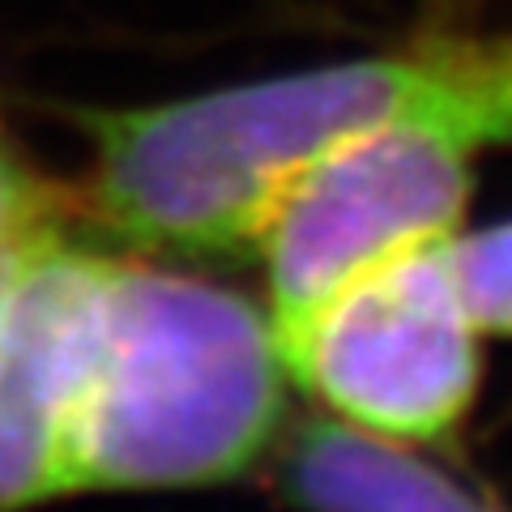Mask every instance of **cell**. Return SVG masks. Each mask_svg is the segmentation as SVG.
Masks as SVG:
<instances>
[{"label":"cell","instance_id":"cell-1","mask_svg":"<svg viewBox=\"0 0 512 512\" xmlns=\"http://www.w3.org/2000/svg\"><path fill=\"white\" fill-rule=\"evenodd\" d=\"M436 47L367 56L158 107L73 111L94 146L86 205L99 235L175 261H239L274 201L316 158L372 128L453 103Z\"/></svg>","mask_w":512,"mask_h":512},{"label":"cell","instance_id":"cell-2","mask_svg":"<svg viewBox=\"0 0 512 512\" xmlns=\"http://www.w3.org/2000/svg\"><path fill=\"white\" fill-rule=\"evenodd\" d=\"M291 389L269 308L111 256L56 495L231 483L278 440Z\"/></svg>","mask_w":512,"mask_h":512},{"label":"cell","instance_id":"cell-3","mask_svg":"<svg viewBox=\"0 0 512 512\" xmlns=\"http://www.w3.org/2000/svg\"><path fill=\"white\" fill-rule=\"evenodd\" d=\"M478 150L483 137L453 99L380 124L295 175L256 239L278 350L376 265L457 235Z\"/></svg>","mask_w":512,"mask_h":512},{"label":"cell","instance_id":"cell-4","mask_svg":"<svg viewBox=\"0 0 512 512\" xmlns=\"http://www.w3.org/2000/svg\"><path fill=\"white\" fill-rule=\"evenodd\" d=\"M461 299L453 235L350 282L282 350L295 389L342 423L397 444L453 436L470 414L483 355Z\"/></svg>","mask_w":512,"mask_h":512},{"label":"cell","instance_id":"cell-5","mask_svg":"<svg viewBox=\"0 0 512 512\" xmlns=\"http://www.w3.org/2000/svg\"><path fill=\"white\" fill-rule=\"evenodd\" d=\"M111 252L43 239L0 312V512L56 500L60 448L99 333Z\"/></svg>","mask_w":512,"mask_h":512},{"label":"cell","instance_id":"cell-6","mask_svg":"<svg viewBox=\"0 0 512 512\" xmlns=\"http://www.w3.org/2000/svg\"><path fill=\"white\" fill-rule=\"evenodd\" d=\"M286 491L308 512H500L410 444L329 419H308L286 440Z\"/></svg>","mask_w":512,"mask_h":512},{"label":"cell","instance_id":"cell-7","mask_svg":"<svg viewBox=\"0 0 512 512\" xmlns=\"http://www.w3.org/2000/svg\"><path fill=\"white\" fill-rule=\"evenodd\" d=\"M431 47L483 146L512 141V35L431 39Z\"/></svg>","mask_w":512,"mask_h":512},{"label":"cell","instance_id":"cell-8","mask_svg":"<svg viewBox=\"0 0 512 512\" xmlns=\"http://www.w3.org/2000/svg\"><path fill=\"white\" fill-rule=\"evenodd\" d=\"M461 299L483 338H512V222L453 235Z\"/></svg>","mask_w":512,"mask_h":512},{"label":"cell","instance_id":"cell-9","mask_svg":"<svg viewBox=\"0 0 512 512\" xmlns=\"http://www.w3.org/2000/svg\"><path fill=\"white\" fill-rule=\"evenodd\" d=\"M73 214V205H64L52 188H47L30 163L18 154V146L9 141V133L0 128V248L9 239H18L26 231L43 227L52 218Z\"/></svg>","mask_w":512,"mask_h":512},{"label":"cell","instance_id":"cell-10","mask_svg":"<svg viewBox=\"0 0 512 512\" xmlns=\"http://www.w3.org/2000/svg\"><path fill=\"white\" fill-rule=\"evenodd\" d=\"M64 222H69V214H64V218H52V222H43V227L26 231V235H18V239H9V244L0 248V312H5V299H9L13 286H18L22 269L30 265V256H35V252L43 248V239L52 235L56 227H64Z\"/></svg>","mask_w":512,"mask_h":512}]
</instances>
